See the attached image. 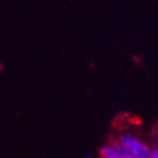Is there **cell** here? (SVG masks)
Here are the masks:
<instances>
[{
  "label": "cell",
  "mask_w": 158,
  "mask_h": 158,
  "mask_svg": "<svg viewBox=\"0 0 158 158\" xmlns=\"http://www.w3.org/2000/svg\"><path fill=\"white\" fill-rule=\"evenodd\" d=\"M116 142L120 144L125 149H128L131 154H134L136 158H148L149 152H151V147L147 142L141 141L139 138L129 134L120 135L119 138L116 139Z\"/></svg>",
  "instance_id": "1"
},
{
  "label": "cell",
  "mask_w": 158,
  "mask_h": 158,
  "mask_svg": "<svg viewBox=\"0 0 158 158\" xmlns=\"http://www.w3.org/2000/svg\"><path fill=\"white\" fill-rule=\"evenodd\" d=\"M100 158H122L119 155V152L116 151L110 144L103 145L100 148Z\"/></svg>",
  "instance_id": "2"
},
{
  "label": "cell",
  "mask_w": 158,
  "mask_h": 158,
  "mask_svg": "<svg viewBox=\"0 0 158 158\" xmlns=\"http://www.w3.org/2000/svg\"><path fill=\"white\" fill-rule=\"evenodd\" d=\"M110 145H112V147H113V148H115L116 151L119 152V155H120L122 158H136L134 154H131L128 149H125L123 147H122L120 144H118L116 141H112V142H110Z\"/></svg>",
  "instance_id": "3"
},
{
  "label": "cell",
  "mask_w": 158,
  "mask_h": 158,
  "mask_svg": "<svg viewBox=\"0 0 158 158\" xmlns=\"http://www.w3.org/2000/svg\"><path fill=\"white\" fill-rule=\"evenodd\" d=\"M2 68H3V64H2V62H0V70H2Z\"/></svg>",
  "instance_id": "4"
},
{
  "label": "cell",
  "mask_w": 158,
  "mask_h": 158,
  "mask_svg": "<svg viewBox=\"0 0 158 158\" xmlns=\"http://www.w3.org/2000/svg\"><path fill=\"white\" fill-rule=\"evenodd\" d=\"M84 158H93V157H84Z\"/></svg>",
  "instance_id": "5"
},
{
  "label": "cell",
  "mask_w": 158,
  "mask_h": 158,
  "mask_svg": "<svg viewBox=\"0 0 158 158\" xmlns=\"http://www.w3.org/2000/svg\"><path fill=\"white\" fill-rule=\"evenodd\" d=\"M157 138H158V129H157Z\"/></svg>",
  "instance_id": "6"
},
{
  "label": "cell",
  "mask_w": 158,
  "mask_h": 158,
  "mask_svg": "<svg viewBox=\"0 0 158 158\" xmlns=\"http://www.w3.org/2000/svg\"><path fill=\"white\" fill-rule=\"evenodd\" d=\"M148 158H152V157H148Z\"/></svg>",
  "instance_id": "7"
}]
</instances>
